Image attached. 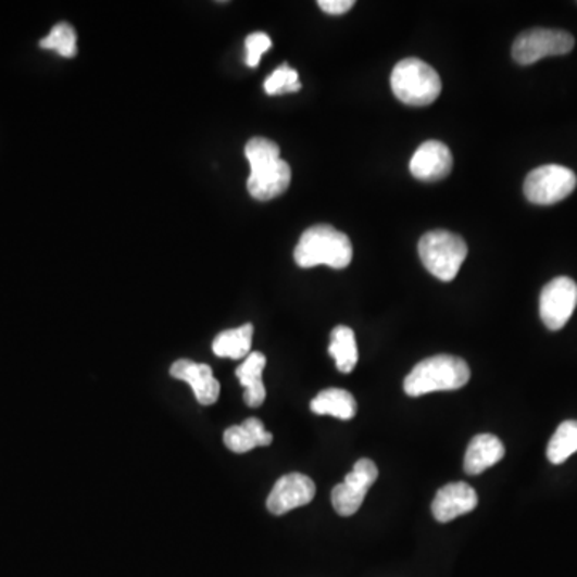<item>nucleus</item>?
I'll use <instances>...</instances> for the list:
<instances>
[{"label":"nucleus","mask_w":577,"mask_h":577,"mask_svg":"<svg viewBox=\"0 0 577 577\" xmlns=\"http://www.w3.org/2000/svg\"><path fill=\"white\" fill-rule=\"evenodd\" d=\"M319 9L327 15L339 16L353 9V0H319Z\"/></svg>","instance_id":"24"},{"label":"nucleus","mask_w":577,"mask_h":577,"mask_svg":"<svg viewBox=\"0 0 577 577\" xmlns=\"http://www.w3.org/2000/svg\"><path fill=\"white\" fill-rule=\"evenodd\" d=\"M411 174L422 181H438L451 174L452 154L447 145L430 140L417 148L410 162Z\"/></svg>","instance_id":"13"},{"label":"nucleus","mask_w":577,"mask_h":577,"mask_svg":"<svg viewBox=\"0 0 577 577\" xmlns=\"http://www.w3.org/2000/svg\"><path fill=\"white\" fill-rule=\"evenodd\" d=\"M576 174L568 167L556 164L542 165L529 172L526 177L525 196L532 204H555L568 198L576 190Z\"/></svg>","instance_id":"7"},{"label":"nucleus","mask_w":577,"mask_h":577,"mask_svg":"<svg viewBox=\"0 0 577 577\" xmlns=\"http://www.w3.org/2000/svg\"><path fill=\"white\" fill-rule=\"evenodd\" d=\"M266 366L265 354L252 352L242 361L241 366L236 369V377L239 384L246 388L244 401L248 406H262L266 398L265 385H263V369Z\"/></svg>","instance_id":"16"},{"label":"nucleus","mask_w":577,"mask_h":577,"mask_svg":"<svg viewBox=\"0 0 577 577\" xmlns=\"http://www.w3.org/2000/svg\"><path fill=\"white\" fill-rule=\"evenodd\" d=\"M224 441L229 451L244 454L256 447H269L273 443V435L266 430L260 418L249 417L241 425L226 428Z\"/></svg>","instance_id":"15"},{"label":"nucleus","mask_w":577,"mask_h":577,"mask_svg":"<svg viewBox=\"0 0 577 577\" xmlns=\"http://www.w3.org/2000/svg\"><path fill=\"white\" fill-rule=\"evenodd\" d=\"M478 505L477 491L464 481L448 482L435 496L431 513L440 523L474 512Z\"/></svg>","instance_id":"12"},{"label":"nucleus","mask_w":577,"mask_h":577,"mask_svg":"<svg viewBox=\"0 0 577 577\" xmlns=\"http://www.w3.org/2000/svg\"><path fill=\"white\" fill-rule=\"evenodd\" d=\"M504 443L491 434L477 435L465 452L464 468L467 475H480L504 457Z\"/></svg>","instance_id":"14"},{"label":"nucleus","mask_w":577,"mask_h":577,"mask_svg":"<svg viewBox=\"0 0 577 577\" xmlns=\"http://www.w3.org/2000/svg\"><path fill=\"white\" fill-rule=\"evenodd\" d=\"M310 407L318 416H333L340 421H350L356 416L358 411L353 394L342 388H327V390L319 391L313 398Z\"/></svg>","instance_id":"17"},{"label":"nucleus","mask_w":577,"mask_h":577,"mask_svg":"<svg viewBox=\"0 0 577 577\" xmlns=\"http://www.w3.org/2000/svg\"><path fill=\"white\" fill-rule=\"evenodd\" d=\"M467 254L468 248L464 239L444 229L427 233L418 242V255L425 268L444 283L452 281L457 276Z\"/></svg>","instance_id":"5"},{"label":"nucleus","mask_w":577,"mask_h":577,"mask_svg":"<svg viewBox=\"0 0 577 577\" xmlns=\"http://www.w3.org/2000/svg\"><path fill=\"white\" fill-rule=\"evenodd\" d=\"M272 49V39L265 33H252L246 39V64L249 67L259 66L263 53Z\"/></svg>","instance_id":"23"},{"label":"nucleus","mask_w":577,"mask_h":577,"mask_svg":"<svg viewBox=\"0 0 577 577\" xmlns=\"http://www.w3.org/2000/svg\"><path fill=\"white\" fill-rule=\"evenodd\" d=\"M471 380V367L462 358L437 354L416 364L404 379L407 397H422L434 391L459 390Z\"/></svg>","instance_id":"3"},{"label":"nucleus","mask_w":577,"mask_h":577,"mask_svg":"<svg viewBox=\"0 0 577 577\" xmlns=\"http://www.w3.org/2000/svg\"><path fill=\"white\" fill-rule=\"evenodd\" d=\"M302 89L299 80V73L289 64L276 67L275 73L265 80V92L268 96H286V93H296Z\"/></svg>","instance_id":"22"},{"label":"nucleus","mask_w":577,"mask_h":577,"mask_svg":"<svg viewBox=\"0 0 577 577\" xmlns=\"http://www.w3.org/2000/svg\"><path fill=\"white\" fill-rule=\"evenodd\" d=\"M171 376L184 380L195 391L196 400L202 406L217 403L221 397V382L215 379L212 367L208 364L195 363L191 360H178L172 364Z\"/></svg>","instance_id":"11"},{"label":"nucleus","mask_w":577,"mask_h":577,"mask_svg":"<svg viewBox=\"0 0 577 577\" xmlns=\"http://www.w3.org/2000/svg\"><path fill=\"white\" fill-rule=\"evenodd\" d=\"M329 354L336 360L337 369L350 374L358 363L356 337L349 326L334 327L330 333Z\"/></svg>","instance_id":"19"},{"label":"nucleus","mask_w":577,"mask_h":577,"mask_svg":"<svg viewBox=\"0 0 577 577\" xmlns=\"http://www.w3.org/2000/svg\"><path fill=\"white\" fill-rule=\"evenodd\" d=\"M316 485L303 474H289L279 478L273 486L266 507L273 515H285L293 509L310 504L315 499Z\"/></svg>","instance_id":"10"},{"label":"nucleus","mask_w":577,"mask_h":577,"mask_svg":"<svg viewBox=\"0 0 577 577\" xmlns=\"http://www.w3.org/2000/svg\"><path fill=\"white\" fill-rule=\"evenodd\" d=\"M577 306V285L568 276L552 279L542 289L539 312L547 329L560 330L572 319Z\"/></svg>","instance_id":"9"},{"label":"nucleus","mask_w":577,"mask_h":577,"mask_svg":"<svg viewBox=\"0 0 577 577\" xmlns=\"http://www.w3.org/2000/svg\"><path fill=\"white\" fill-rule=\"evenodd\" d=\"M297 265L302 268L327 265L342 269L352 263L353 246L350 238L330 225H315L306 229L293 251Z\"/></svg>","instance_id":"2"},{"label":"nucleus","mask_w":577,"mask_h":577,"mask_svg":"<svg viewBox=\"0 0 577 577\" xmlns=\"http://www.w3.org/2000/svg\"><path fill=\"white\" fill-rule=\"evenodd\" d=\"M40 47L47 50H55L64 59H73L77 55V34L73 26L67 23H59L50 32L49 36L40 40Z\"/></svg>","instance_id":"21"},{"label":"nucleus","mask_w":577,"mask_h":577,"mask_svg":"<svg viewBox=\"0 0 577 577\" xmlns=\"http://www.w3.org/2000/svg\"><path fill=\"white\" fill-rule=\"evenodd\" d=\"M390 83L394 97L407 106H428L441 93L437 71L418 59L401 60L391 73Z\"/></svg>","instance_id":"4"},{"label":"nucleus","mask_w":577,"mask_h":577,"mask_svg":"<svg viewBox=\"0 0 577 577\" xmlns=\"http://www.w3.org/2000/svg\"><path fill=\"white\" fill-rule=\"evenodd\" d=\"M246 158L251 164L249 195L259 201H269L288 191L292 171L281 160L279 147L268 138L255 137L246 145Z\"/></svg>","instance_id":"1"},{"label":"nucleus","mask_w":577,"mask_h":577,"mask_svg":"<svg viewBox=\"0 0 577 577\" xmlns=\"http://www.w3.org/2000/svg\"><path fill=\"white\" fill-rule=\"evenodd\" d=\"M252 337H254V326L244 324L236 329L224 330L215 337L212 350L218 358H229V360H246L251 354Z\"/></svg>","instance_id":"18"},{"label":"nucleus","mask_w":577,"mask_h":577,"mask_svg":"<svg viewBox=\"0 0 577 577\" xmlns=\"http://www.w3.org/2000/svg\"><path fill=\"white\" fill-rule=\"evenodd\" d=\"M577 452V421H566L556 428L547 447V459L560 465Z\"/></svg>","instance_id":"20"},{"label":"nucleus","mask_w":577,"mask_h":577,"mask_svg":"<svg viewBox=\"0 0 577 577\" xmlns=\"http://www.w3.org/2000/svg\"><path fill=\"white\" fill-rule=\"evenodd\" d=\"M575 49V37L560 29H529L519 34L513 43L515 62L528 66L545 57L566 55Z\"/></svg>","instance_id":"6"},{"label":"nucleus","mask_w":577,"mask_h":577,"mask_svg":"<svg viewBox=\"0 0 577 577\" xmlns=\"http://www.w3.org/2000/svg\"><path fill=\"white\" fill-rule=\"evenodd\" d=\"M379 478V468L371 459H360L346 480L337 485L330 494L334 509L339 515L352 516L360 511L371 486Z\"/></svg>","instance_id":"8"}]
</instances>
